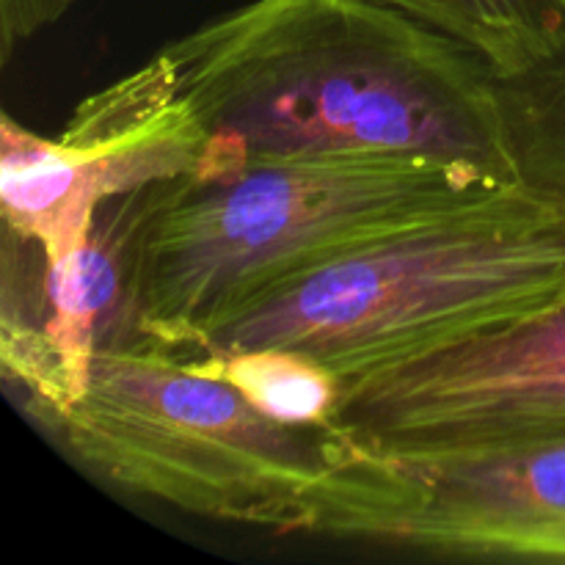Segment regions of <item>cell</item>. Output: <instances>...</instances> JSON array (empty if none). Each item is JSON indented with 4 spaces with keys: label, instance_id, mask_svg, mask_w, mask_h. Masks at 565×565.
I'll return each mask as SVG.
<instances>
[{
    "label": "cell",
    "instance_id": "4",
    "mask_svg": "<svg viewBox=\"0 0 565 565\" xmlns=\"http://www.w3.org/2000/svg\"><path fill=\"white\" fill-rule=\"evenodd\" d=\"M116 489L213 522L312 533L345 430L270 417L230 379L154 342L97 348L81 397L50 425Z\"/></svg>",
    "mask_w": 565,
    "mask_h": 565
},
{
    "label": "cell",
    "instance_id": "3",
    "mask_svg": "<svg viewBox=\"0 0 565 565\" xmlns=\"http://www.w3.org/2000/svg\"><path fill=\"white\" fill-rule=\"evenodd\" d=\"M502 182L511 180L406 152L199 166L119 199L121 307L108 342L191 353L232 303L276 276Z\"/></svg>",
    "mask_w": 565,
    "mask_h": 565
},
{
    "label": "cell",
    "instance_id": "2",
    "mask_svg": "<svg viewBox=\"0 0 565 565\" xmlns=\"http://www.w3.org/2000/svg\"><path fill=\"white\" fill-rule=\"evenodd\" d=\"M561 298L565 204L511 180L276 276L180 356L287 351L345 384Z\"/></svg>",
    "mask_w": 565,
    "mask_h": 565
},
{
    "label": "cell",
    "instance_id": "9",
    "mask_svg": "<svg viewBox=\"0 0 565 565\" xmlns=\"http://www.w3.org/2000/svg\"><path fill=\"white\" fill-rule=\"evenodd\" d=\"M478 50L497 75L544 58L565 36V0H379Z\"/></svg>",
    "mask_w": 565,
    "mask_h": 565
},
{
    "label": "cell",
    "instance_id": "7",
    "mask_svg": "<svg viewBox=\"0 0 565 565\" xmlns=\"http://www.w3.org/2000/svg\"><path fill=\"white\" fill-rule=\"evenodd\" d=\"M210 132L177 83L169 55L81 99L64 130L44 138L0 116V207L6 230L58 263L88 241L99 210L193 174Z\"/></svg>",
    "mask_w": 565,
    "mask_h": 565
},
{
    "label": "cell",
    "instance_id": "8",
    "mask_svg": "<svg viewBox=\"0 0 565 565\" xmlns=\"http://www.w3.org/2000/svg\"><path fill=\"white\" fill-rule=\"evenodd\" d=\"M516 180L565 204V36L544 58L497 75Z\"/></svg>",
    "mask_w": 565,
    "mask_h": 565
},
{
    "label": "cell",
    "instance_id": "10",
    "mask_svg": "<svg viewBox=\"0 0 565 565\" xmlns=\"http://www.w3.org/2000/svg\"><path fill=\"white\" fill-rule=\"evenodd\" d=\"M188 362L230 379L270 417L296 425L334 423L342 384L298 353L246 351L215 359H188Z\"/></svg>",
    "mask_w": 565,
    "mask_h": 565
},
{
    "label": "cell",
    "instance_id": "6",
    "mask_svg": "<svg viewBox=\"0 0 565 565\" xmlns=\"http://www.w3.org/2000/svg\"><path fill=\"white\" fill-rule=\"evenodd\" d=\"M334 423L370 450L483 456L565 441V298L342 384Z\"/></svg>",
    "mask_w": 565,
    "mask_h": 565
},
{
    "label": "cell",
    "instance_id": "11",
    "mask_svg": "<svg viewBox=\"0 0 565 565\" xmlns=\"http://www.w3.org/2000/svg\"><path fill=\"white\" fill-rule=\"evenodd\" d=\"M75 0H0V61L3 66L14 55L17 44L28 42L39 31L58 22Z\"/></svg>",
    "mask_w": 565,
    "mask_h": 565
},
{
    "label": "cell",
    "instance_id": "5",
    "mask_svg": "<svg viewBox=\"0 0 565 565\" xmlns=\"http://www.w3.org/2000/svg\"><path fill=\"white\" fill-rule=\"evenodd\" d=\"M309 535L445 561H565V441L406 458L345 434Z\"/></svg>",
    "mask_w": 565,
    "mask_h": 565
},
{
    "label": "cell",
    "instance_id": "1",
    "mask_svg": "<svg viewBox=\"0 0 565 565\" xmlns=\"http://www.w3.org/2000/svg\"><path fill=\"white\" fill-rule=\"evenodd\" d=\"M163 53L210 132L202 166L406 152L516 180L489 61L379 0H252Z\"/></svg>",
    "mask_w": 565,
    "mask_h": 565
}]
</instances>
